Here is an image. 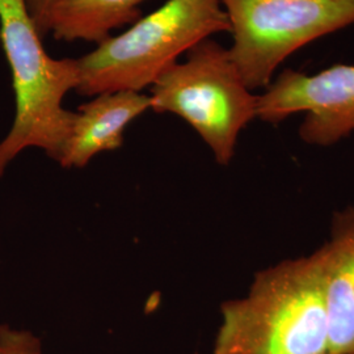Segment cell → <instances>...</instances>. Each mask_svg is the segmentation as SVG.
Returning <instances> with one entry per match:
<instances>
[{"mask_svg":"<svg viewBox=\"0 0 354 354\" xmlns=\"http://www.w3.org/2000/svg\"><path fill=\"white\" fill-rule=\"evenodd\" d=\"M221 310L213 354H329L319 251L261 270Z\"/></svg>","mask_w":354,"mask_h":354,"instance_id":"obj_1","label":"cell"},{"mask_svg":"<svg viewBox=\"0 0 354 354\" xmlns=\"http://www.w3.org/2000/svg\"><path fill=\"white\" fill-rule=\"evenodd\" d=\"M24 0H0V42L12 75L15 120L0 142V177L26 149H41L58 162L75 112L64 96L79 82L77 59H55L42 39Z\"/></svg>","mask_w":354,"mask_h":354,"instance_id":"obj_2","label":"cell"},{"mask_svg":"<svg viewBox=\"0 0 354 354\" xmlns=\"http://www.w3.org/2000/svg\"><path fill=\"white\" fill-rule=\"evenodd\" d=\"M230 30L219 0H168L124 33L106 38L79 58L75 92L93 97L105 92H140L176 64L183 53Z\"/></svg>","mask_w":354,"mask_h":354,"instance_id":"obj_3","label":"cell"},{"mask_svg":"<svg viewBox=\"0 0 354 354\" xmlns=\"http://www.w3.org/2000/svg\"><path fill=\"white\" fill-rule=\"evenodd\" d=\"M155 113L176 114L193 127L228 165L241 130L257 118V96L241 79L228 49L206 38L187 51V61L171 64L152 83Z\"/></svg>","mask_w":354,"mask_h":354,"instance_id":"obj_4","label":"cell"},{"mask_svg":"<svg viewBox=\"0 0 354 354\" xmlns=\"http://www.w3.org/2000/svg\"><path fill=\"white\" fill-rule=\"evenodd\" d=\"M227 15L230 57L251 91L266 89L295 51L354 24V0H219Z\"/></svg>","mask_w":354,"mask_h":354,"instance_id":"obj_5","label":"cell"},{"mask_svg":"<svg viewBox=\"0 0 354 354\" xmlns=\"http://www.w3.org/2000/svg\"><path fill=\"white\" fill-rule=\"evenodd\" d=\"M306 113L299 136L308 145L332 146L354 131V64H333L307 75L283 70L257 96V118L279 124Z\"/></svg>","mask_w":354,"mask_h":354,"instance_id":"obj_6","label":"cell"},{"mask_svg":"<svg viewBox=\"0 0 354 354\" xmlns=\"http://www.w3.org/2000/svg\"><path fill=\"white\" fill-rule=\"evenodd\" d=\"M151 108L150 96L136 91L105 92L79 106L57 163L83 168L100 152L124 145L127 125Z\"/></svg>","mask_w":354,"mask_h":354,"instance_id":"obj_7","label":"cell"},{"mask_svg":"<svg viewBox=\"0 0 354 354\" xmlns=\"http://www.w3.org/2000/svg\"><path fill=\"white\" fill-rule=\"evenodd\" d=\"M328 317L329 354L354 353V207L335 216L320 250Z\"/></svg>","mask_w":354,"mask_h":354,"instance_id":"obj_8","label":"cell"},{"mask_svg":"<svg viewBox=\"0 0 354 354\" xmlns=\"http://www.w3.org/2000/svg\"><path fill=\"white\" fill-rule=\"evenodd\" d=\"M147 0H58L49 17V33L58 41L102 44L111 33L142 17Z\"/></svg>","mask_w":354,"mask_h":354,"instance_id":"obj_9","label":"cell"},{"mask_svg":"<svg viewBox=\"0 0 354 354\" xmlns=\"http://www.w3.org/2000/svg\"><path fill=\"white\" fill-rule=\"evenodd\" d=\"M0 354H42L37 336L26 329L0 326Z\"/></svg>","mask_w":354,"mask_h":354,"instance_id":"obj_10","label":"cell"},{"mask_svg":"<svg viewBox=\"0 0 354 354\" xmlns=\"http://www.w3.org/2000/svg\"><path fill=\"white\" fill-rule=\"evenodd\" d=\"M26 10L30 15L35 26L37 28L41 37L49 33V17L51 10L58 3V0H24Z\"/></svg>","mask_w":354,"mask_h":354,"instance_id":"obj_11","label":"cell"},{"mask_svg":"<svg viewBox=\"0 0 354 354\" xmlns=\"http://www.w3.org/2000/svg\"><path fill=\"white\" fill-rule=\"evenodd\" d=\"M352 354H354V353H352Z\"/></svg>","mask_w":354,"mask_h":354,"instance_id":"obj_12","label":"cell"}]
</instances>
